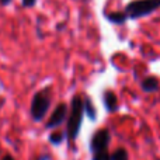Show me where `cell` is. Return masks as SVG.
I'll return each mask as SVG.
<instances>
[{"mask_svg": "<svg viewBox=\"0 0 160 160\" xmlns=\"http://www.w3.org/2000/svg\"><path fill=\"white\" fill-rule=\"evenodd\" d=\"M8 3H11V0H0V4L2 6H7Z\"/></svg>", "mask_w": 160, "mask_h": 160, "instance_id": "obj_15", "label": "cell"}, {"mask_svg": "<svg viewBox=\"0 0 160 160\" xmlns=\"http://www.w3.org/2000/svg\"><path fill=\"white\" fill-rule=\"evenodd\" d=\"M83 98L80 96H75L70 102V111L68 114V125H66V138L69 142H75L80 133L83 122Z\"/></svg>", "mask_w": 160, "mask_h": 160, "instance_id": "obj_1", "label": "cell"}, {"mask_svg": "<svg viewBox=\"0 0 160 160\" xmlns=\"http://www.w3.org/2000/svg\"><path fill=\"white\" fill-rule=\"evenodd\" d=\"M0 160H16V159H14L11 155H4V156H3V158L0 159Z\"/></svg>", "mask_w": 160, "mask_h": 160, "instance_id": "obj_14", "label": "cell"}, {"mask_svg": "<svg viewBox=\"0 0 160 160\" xmlns=\"http://www.w3.org/2000/svg\"><path fill=\"white\" fill-rule=\"evenodd\" d=\"M91 160H111V155L108 150L105 152H98V153H93Z\"/></svg>", "mask_w": 160, "mask_h": 160, "instance_id": "obj_12", "label": "cell"}, {"mask_svg": "<svg viewBox=\"0 0 160 160\" xmlns=\"http://www.w3.org/2000/svg\"><path fill=\"white\" fill-rule=\"evenodd\" d=\"M111 160H129V155L124 148H119L111 155Z\"/></svg>", "mask_w": 160, "mask_h": 160, "instance_id": "obj_11", "label": "cell"}, {"mask_svg": "<svg viewBox=\"0 0 160 160\" xmlns=\"http://www.w3.org/2000/svg\"><path fill=\"white\" fill-rule=\"evenodd\" d=\"M68 114H69V111H68V105L65 104V102L58 104L56 108L53 110V112L51 114V117H49V119H48V122H47L45 127H47L48 129H53V128L61 127V125L68 119Z\"/></svg>", "mask_w": 160, "mask_h": 160, "instance_id": "obj_5", "label": "cell"}, {"mask_svg": "<svg viewBox=\"0 0 160 160\" xmlns=\"http://www.w3.org/2000/svg\"><path fill=\"white\" fill-rule=\"evenodd\" d=\"M65 138H66V133H65V132L55 131V132H52L49 135V142L52 145H55V146H59V145H61L62 142L65 141Z\"/></svg>", "mask_w": 160, "mask_h": 160, "instance_id": "obj_10", "label": "cell"}, {"mask_svg": "<svg viewBox=\"0 0 160 160\" xmlns=\"http://www.w3.org/2000/svg\"><path fill=\"white\" fill-rule=\"evenodd\" d=\"M83 107H84V114L91 119V121H96L97 118V110L96 107L93 105V101L88 96L83 97Z\"/></svg>", "mask_w": 160, "mask_h": 160, "instance_id": "obj_9", "label": "cell"}, {"mask_svg": "<svg viewBox=\"0 0 160 160\" xmlns=\"http://www.w3.org/2000/svg\"><path fill=\"white\" fill-rule=\"evenodd\" d=\"M160 8V0H131L125 4L124 13L128 20H139L153 14Z\"/></svg>", "mask_w": 160, "mask_h": 160, "instance_id": "obj_2", "label": "cell"}, {"mask_svg": "<svg viewBox=\"0 0 160 160\" xmlns=\"http://www.w3.org/2000/svg\"><path fill=\"white\" fill-rule=\"evenodd\" d=\"M102 102H104V107L108 112H115L118 110V97H117V94L114 91H111V90L104 91Z\"/></svg>", "mask_w": 160, "mask_h": 160, "instance_id": "obj_6", "label": "cell"}, {"mask_svg": "<svg viewBox=\"0 0 160 160\" xmlns=\"http://www.w3.org/2000/svg\"><path fill=\"white\" fill-rule=\"evenodd\" d=\"M104 17L107 18V21L115 25H124L128 21V17L124 11H107L104 13Z\"/></svg>", "mask_w": 160, "mask_h": 160, "instance_id": "obj_8", "label": "cell"}, {"mask_svg": "<svg viewBox=\"0 0 160 160\" xmlns=\"http://www.w3.org/2000/svg\"><path fill=\"white\" fill-rule=\"evenodd\" d=\"M21 4L24 8H31L37 4V0H21Z\"/></svg>", "mask_w": 160, "mask_h": 160, "instance_id": "obj_13", "label": "cell"}, {"mask_svg": "<svg viewBox=\"0 0 160 160\" xmlns=\"http://www.w3.org/2000/svg\"><path fill=\"white\" fill-rule=\"evenodd\" d=\"M111 142V133L107 128H101L98 129L93 136H91L90 141V150L91 155L93 153H98V152H105L108 150Z\"/></svg>", "mask_w": 160, "mask_h": 160, "instance_id": "obj_4", "label": "cell"}, {"mask_svg": "<svg viewBox=\"0 0 160 160\" xmlns=\"http://www.w3.org/2000/svg\"><path fill=\"white\" fill-rule=\"evenodd\" d=\"M141 88L142 91L145 93H158L160 90V83H159V79L155 78V76H146L143 80L141 82Z\"/></svg>", "mask_w": 160, "mask_h": 160, "instance_id": "obj_7", "label": "cell"}, {"mask_svg": "<svg viewBox=\"0 0 160 160\" xmlns=\"http://www.w3.org/2000/svg\"><path fill=\"white\" fill-rule=\"evenodd\" d=\"M51 101H52L51 87H45L34 94L32 101H31V117L35 122H39L45 118L51 107Z\"/></svg>", "mask_w": 160, "mask_h": 160, "instance_id": "obj_3", "label": "cell"}]
</instances>
